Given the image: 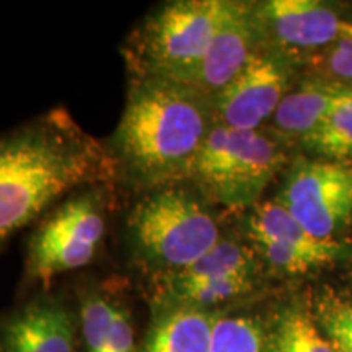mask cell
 I'll return each instance as SVG.
<instances>
[{
    "label": "cell",
    "mask_w": 352,
    "mask_h": 352,
    "mask_svg": "<svg viewBox=\"0 0 352 352\" xmlns=\"http://www.w3.org/2000/svg\"><path fill=\"white\" fill-rule=\"evenodd\" d=\"M214 124V98L201 88L134 77L113 134V166L134 186H175L189 178Z\"/></svg>",
    "instance_id": "obj_1"
},
{
    "label": "cell",
    "mask_w": 352,
    "mask_h": 352,
    "mask_svg": "<svg viewBox=\"0 0 352 352\" xmlns=\"http://www.w3.org/2000/svg\"><path fill=\"white\" fill-rule=\"evenodd\" d=\"M111 168V157L65 111L0 138V246L65 192Z\"/></svg>",
    "instance_id": "obj_2"
},
{
    "label": "cell",
    "mask_w": 352,
    "mask_h": 352,
    "mask_svg": "<svg viewBox=\"0 0 352 352\" xmlns=\"http://www.w3.org/2000/svg\"><path fill=\"white\" fill-rule=\"evenodd\" d=\"M227 0H175L148 15L132 39L127 60L135 77L196 85Z\"/></svg>",
    "instance_id": "obj_3"
},
{
    "label": "cell",
    "mask_w": 352,
    "mask_h": 352,
    "mask_svg": "<svg viewBox=\"0 0 352 352\" xmlns=\"http://www.w3.org/2000/svg\"><path fill=\"white\" fill-rule=\"evenodd\" d=\"M127 227L135 254L165 276L186 270L220 241L208 208L176 186L153 189L132 209Z\"/></svg>",
    "instance_id": "obj_4"
},
{
    "label": "cell",
    "mask_w": 352,
    "mask_h": 352,
    "mask_svg": "<svg viewBox=\"0 0 352 352\" xmlns=\"http://www.w3.org/2000/svg\"><path fill=\"white\" fill-rule=\"evenodd\" d=\"M284 162V148L267 132L233 129L215 121L189 179L202 195L228 209L256 208Z\"/></svg>",
    "instance_id": "obj_5"
},
{
    "label": "cell",
    "mask_w": 352,
    "mask_h": 352,
    "mask_svg": "<svg viewBox=\"0 0 352 352\" xmlns=\"http://www.w3.org/2000/svg\"><path fill=\"white\" fill-rule=\"evenodd\" d=\"M104 214L95 192L76 196L34 233L28 252V270L47 284L56 276L87 266L104 236Z\"/></svg>",
    "instance_id": "obj_6"
},
{
    "label": "cell",
    "mask_w": 352,
    "mask_h": 352,
    "mask_svg": "<svg viewBox=\"0 0 352 352\" xmlns=\"http://www.w3.org/2000/svg\"><path fill=\"white\" fill-rule=\"evenodd\" d=\"M277 202L311 235H333L352 220V166L338 162L303 160L294 165Z\"/></svg>",
    "instance_id": "obj_7"
},
{
    "label": "cell",
    "mask_w": 352,
    "mask_h": 352,
    "mask_svg": "<svg viewBox=\"0 0 352 352\" xmlns=\"http://www.w3.org/2000/svg\"><path fill=\"white\" fill-rule=\"evenodd\" d=\"M287 83L283 57L256 51L239 76L212 96L215 121L233 129H261L287 95Z\"/></svg>",
    "instance_id": "obj_8"
},
{
    "label": "cell",
    "mask_w": 352,
    "mask_h": 352,
    "mask_svg": "<svg viewBox=\"0 0 352 352\" xmlns=\"http://www.w3.org/2000/svg\"><path fill=\"white\" fill-rule=\"evenodd\" d=\"M256 16L261 36L285 52L329 47L352 32V23L316 0H270Z\"/></svg>",
    "instance_id": "obj_9"
},
{
    "label": "cell",
    "mask_w": 352,
    "mask_h": 352,
    "mask_svg": "<svg viewBox=\"0 0 352 352\" xmlns=\"http://www.w3.org/2000/svg\"><path fill=\"white\" fill-rule=\"evenodd\" d=\"M261 36L256 7L227 0L226 13L202 60L196 85L215 96L223 90L256 52Z\"/></svg>",
    "instance_id": "obj_10"
},
{
    "label": "cell",
    "mask_w": 352,
    "mask_h": 352,
    "mask_svg": "<svg viewBox=\"0 0 352 352\" xmlns=\"http://www.w3.org/2000/svg\"><path fill=\"white\" fill-rule=\"evenodd\" d=\"M0 352H74L72 316L57 302L30 303L6 321Z\"/></svg>",
    "instance_id": "obj_11"
},
{
    "label": "cell",
    "mask_w": 352,
    "mask_h": 352,
    "mask_svg": "<svg viewBox=\"0 0 352 352\" xmlns=\"http://www.w3.org/2000/svg\"><path fill=\"white\" fill-rule=\"evenodd\" d=\"M214 323L204 308L168 302L153 320L142 352H209Z\"/></svg>",
    "instance_id": "obj_12"
},
{
    "label": "cell",
    "mask_w": 352,
    "mask_h": 352,
    "mask_svg": "<svg viewBox=\"0 0 352 352\" xmlns=\"http://www.w3.org/2000/svg\"><path fill=\"white\" fill-rule=\"evenodd\" d=\"M340 88L338 83L310 80L287 91L272 116L274 129L305 142L328 116Z\"/></svg>",
    "instance_id": "obj_13"
},
{
    "label": "cell",
    "mask_w": 352,
    "mask_h": 352,
    "mask_svg": "<svg viewBox=\"0 0 352 352\" xmlns=\"http://www.w3.org/2000/svg\"><path fill=\"white\" fill-rule=\"evenodd\" d=\"M254 263L248 250L233 240L220 239L208 254L186 270L166 276V284H196L230 276L253 274Z\"/></svg>",
    "instance_id": "obj_14"
},
{
    "label": "cell",
    "mask_w": 352,
    "mask_h": 352,
    "mask_svg": "<svg viewBox=\"0 0 352 352\" xmlns=\"http://www.w3.org/2000/svg\"><path fill=\"white\" fill-rule=\"evenodd\" d=\"M311 151L334 160L352 158V90L341 87L328 116L303 142Z\"/></svg>",
    "instance_id": "obj_15"
},
{
    "label": "cell",
    "mask_w": 352,
    "mask_h": 352,
    "mask_svg": "<svg viewBox=\"0 0 352 352\" xmlns=\"http://www.w3.org/2000/svg\"><path fill=\"white\" fill-rule=\"evenodd\" d=\"M209 352H263V333L245 316L215 318Z\"/></svg>",
    "instance_id": "obj_16"
},
{
    "label": "cell",
    "mask_w": 352,
    "mask_h": 352,
    "mask_svg": "<svg viewBox=\"0 0 352 352\" xmlns=\"http://www.w3.org/2000/svg\"><path fill=\"white\" fill-rule=\"evenodd\" d=\"M277 352H340L303 314L285 316L277 331Z\"/></svg>",
    "instance_id": "obj_17"
},
{
    "label": "cell",
    "mask_w": 352,
    "mask_h": 352,
    "mask_svg": "<svg viewBox=\"0 0 352 352\" xmlns=\"http://www.w3.org/2000/svg\"><path fill=\"white\" fill-rule=\"evenodd\" d=\"M324 70L340 83L352 82V32L328 47L324 54Z\"/></svg>",
    "instance_id": "obj_18"
},
{
    "label": "cell",
    "mask_w": 352,
    "mask_h": 352,
    "mask_svg": "<svg viewBox=\"0 0 352 352\" xmlns=\"http://www.w3.org/2000/svg\"><path fill=\"white\" fill-rule=\"evenodd\" d=\"M104 352H138L134 341V328L124 308L116 307L109 338Z\"/></svg>",
    "instance_id": "obj_19"
},
{
    "label": "cell",
    "mask_w": 352,
    "mask_h": 352,
    "mask_svg": "<svg viewBox=\"0 0 352 352\" xmlns=\"http://www.w3.org/2000/svg\"><path fill=\"white\" fill-rule=\"evenodd\" d=\"M327 324H333V327H340L352 331V305H342L334 308L328 316Z\"/></svg>",
    "instance_id": "obj_20"
},
{
    "label": "cell",
    "mask_w": 352,
    "mask_h": 352,
    "mask_svg": "<svg viewBox=\"0 0 352 352\" xmlns=\"http://www.w3.org/2000/svg\"><path fill=\"white\" fill-rule=\"evenodd\" d=\"M328 331L340 352H352V331L333 324H328Z\"/></svg>",
    "instance_id": "obj_21"
}]
</instances>
